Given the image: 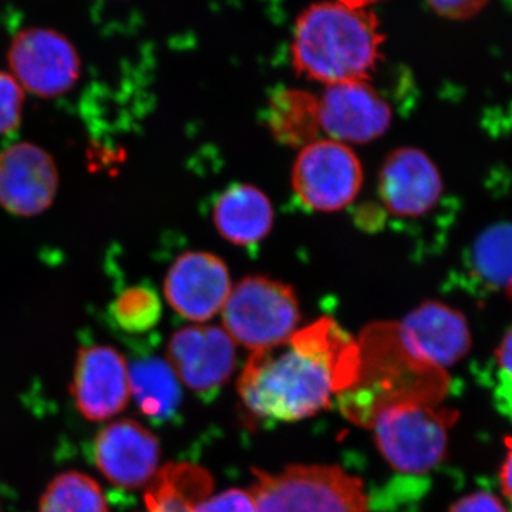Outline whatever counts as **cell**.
<instances>
[{
    "label": "cell",
    "mask_w": 512,
    "mask_h": 512,
    "mask_svg": "<svg viewBox=\"0 0 512 512\" xmlns=\"http://www.w3.org/2000/svg\"><path fill=\"white\" fill-rule=\"evenodd\" d=\"M360 345L335 320H316L276 348L252 352L238 380L249 412L266 421H299L329 409L332 394L360 379Z\"/></svg>",
    "instance_id": "1"
},
{
    "label": "cell",
    "mask_w": 512,
    "mask_h": 512,
    "mask_svg": "<svg viewBox=\"0 0 512 512\" xmlns=\"http://www.w3.org/2000/svg\"><path fill=\"white\" fill-rule=\"evenodd\" d=\"M338 2L353 9H367L369 6L380 2V0H338Z\"/></svg>",
    "instance_id": "30"
},
{
    "label": "cell",
    "mask_w": 512,
    "mask_h": 512,
    "mask_svg": "<svg viewBox=\"0 0 512 512\" xmlns=\"http://www.w3.org/2000/svg\"><path fill=\"white\" fill-rule=\"evenodd\" d=\"M214 490L205 468L191 463H171L157 471L147 484L144 501L148 512H194Z\"/></svg>",
    "instance_id": "19"
},
{
    "label": "cell",
    "mask_w": 512,
    "mask_h": 512,
    "mask_svg": "<svg viewBox=\"0 0 512 512\" xmlns=\"http://www.w3.org/2000/svg\"><path fill=\"white\" fill-rule=\"evenodd\" d=\"M448 512H508L503 501L497 495L487 491H476L460 498L451 505Z\"/></svg>",
    "instance_id": "28"
},
{
    "label": "cell",
    "mask_w": 512,
    "mask_h": 512,
    "mask_svg": "<svg viewBox=\"0 0 512 512\" xmlns=\"http://www.w3.org/2000/svg\"><path fill=\"white\" fill-rule=\"evenodd\" d=\"M397 332L410 355L439 370L463 360L473 343L466 316L439 301L423 302L407 313Z\"/></svg>",
    "instance_id": "12"
},
{
    "label": "cell",
    "mask_w": 512,
    "mask_h": 512,
    "mask_svg": "<svg viewBox=\"0 0 512 512\" xmlns=\"http://www.w3.org/2000/svg\"><path fill=\"white\" fill-rule=\"evenodd\" d=\"M232 286L228 266L220 256L188 251L168 269L164 295L178 315L201 323L222 312Z\"/></svg>",
    "instance_id": "10"
},
{
    "label": "cell",
    "mask_w": 512,
    "mask_h": 512,
    "mask_svg": "<svg viewBox=\"0 0 512 512\" xmlns=\"http://www.w3.org/2000/svg\"><path fill=\"white\" fill-rule=\"evenodd\" d=\"M320 130L343 144H366L389 130L392 107L367 82L326 86L319 97Z\"/></svg>",
    "instance_id": "11"
},
{
    "label": "cell",
    "mask_w": 512,
    "mask_h": 512,
    "mask_svg": "<svg viewBox=\"0 0 512 512\" xmlns=\"http://www.w3.org/2000/svg\"><path fill=\"white\" fill-rule=\"evenodd\" d=\"M467 268L478 284L491 291H512V224L484 229L467 254Z\"/></svg>",
    "instance_id": "21"
},
{
    "label": "cell",
    "mask_w": 512,
    "mask_h": 512,
    "mask_svg": "<svg viewBox=\"0 0 512 512\" xmlns=\"http://www.w3.org/2000/svg\"><path fill=\"white\" fill-rule=\"evenodd\" d=\"M10 74L23 90L43 97L63 96L79 82V52L62 33L29 28L13 37L8 52Z\"/></svg>",
    "instance_id": "8"
},
{
    "label": "cell",
    "mask_w": 512,
    "mask_h": 512,
    "mask_svg": "<svg viewBox=\"0 0 512 512\" xmlns=\"http://www.w3.org/2000/svg\"><path fill=\"white\" fill-rule=\"evenodd\" d=\"M362 185L363 167L355 151L330 138L301 148L293 164V191L309 210H343L356 200Z\"/></svg>",
    "instance_id": "7"
},
{
    "label": "cell",
    "mask_w": 512,
    "mask_h": 512,
    "mask_svg": "<svg viewBox=\"0 0 512 512\" xmlns=\"http://www.w3.org/2000/svg\"><path fill=\"white\" fill-rule=\"evenodd\" d=\"M39 512H109L100 485L79 471H67L50 481L40 498Z\"/></svg>",
    "instance_id": "22"
},
{
    "label": "cell",
    "mask_w": 512,
    "mask_h": 512,
    "mask_svg": "<svg viewBox=\"0 0 512 512\" xmlns=\"http://www.w3.org/2000/svg\"><path fill=\"white\" fill-rule=\"evenodd\" d=\"M167 360L181 383L204 403L220 394L237 366L235 342L217 326H187L171 336Z\"/></svg>",
    "instance_id": "9"
},
{
    "label": "cell",
    "mask_w": 512,
    "mask_h": 512,
    "mask_svg": "<svg viewBox=\"0 0 512 512\" xmlns=\"http://www.w3.org/2000/svg\"><path fill=\"white\" fill-rule=\"evenodd\" d=\"M131 396L140 412L156 426L174 423L180 417L183 392L168 360L140 357L128 365Z\"/></svg>",
    "instance_id": "18"
},
{
    "label": "cell",
    "mask_w": 512,
    "mask_h": 512,
    "mask_svg": "<svg viewBox=\"0 0 512 512\" xmlns=\"http://www.w3.org/2000/svg\"><path fill=\"white\" fill-rule=\"evenodd\" d=\"M22 86L10 73L0 72V136L19 127L23 113Z\"/></svg>",
    "instance_id": "24"
},
{
    "label": "cell",
    "mask_w": 512,
    "mask_h": 512,
    "mask_svg": "<svg viewBox=\"0 0 512 512\" xmlns=\"http://www.w3.org/2000/svg\"><path fill=\"white\" fill-rule=\"evenodd\" d=\"M497 357V387L495 399L505 414L512 417V328L505 333Z\"/></svg>",
    "instance_id": "25"
},
{
    "label": "cell",
    "mask_w": 512,
    "mask_h": 512,
    "mask_svg": "<svg viewBox=\"0 0 512 512\" xmlns=\"http://www.w3.org/2000/svg\"><path fill=\"white\" fill-rule=\"evenodd\" d=\"M384 40L379 19L369 10L315 3L296 20L293 67L325 86L367 82L382 60Z\"/></svg>",
    "instance_id": "2"
},
{
    "label": "cell",
    "mask_w": 512,
    "mask_h": 512,
    "mask_svg": "<svg viewBox=\"0 0 512 512\" xmlns=\"http://www.w3.org/2000/svg\"><path fill=\"white\" fill-rule=\"evenodd\" d=\"M507 456L501 464L500 484L505 498L512 504V440L507 441Z\"/></svg>",
    "instance_id": "29"
},
{
    "label": "cell",
    "mask_w": 512,
    "mask_h": 512,
    "mask_svg": "<svg viewBox=\"0 0 512 512\" xmlns=\"http://www.w3.org/2000/svg\"><path fill=\"white\" fill-rule=\"evenodd\" d=\"M221 315L225 332L251 352L282 345L301 319L291 286L266 276H247L232 286Z\"/></svg>",
    "instance_id": "5"
},
{
    "label": "cell",
    "mask_w": 512,
    "mask_h": 512,
    "mask_svg": "<svg viewBox=\"0 0 512 512\" xmlns=\"http://www.w3.org/2000/svg\"><path fill=\"white\" fill-rule=\"evenodd\" d=\"M268 126L285 146L303 148L318 140L319 97L296 89H282L269 101Z\"/></svg>",
    "instance_id": "20"
},
{
    "label": "cell",
    "mask_w": 512,
    "mask_h": 512,
    "mask_svg": "<svg viewBox=\"0 0 512 512\" xmlns=\"http://www.w3.org/2000/svg\"><path fill=\"white\" fill-rule=\"evenodd\" d=\"M59 190L55 160L30 143L0 153V207L16 217H36L52 207Z\"/></svg>",
    "instance_id": "13"
},
{
    "label": "cell",
    "mask_w": 512,
    "mask_h": 512,
    "mask_svg": "<svg viewBox=\"0 0 512 512\" xmlns=\"http://www.w3.org/2000/svg\"><path fill=\"white\" fill-rule=\"evenodd\" d=\"M377 188L384 208L397 218L424 217L444 192L439 168L424 151L413 147L396 148L386 157Z\"/></svg>",
    "instance_id": "15"
},
{
    "label": "cell",
    "mask_w": 512,
    "mask_h": 512,
    "mask_svg": "<svg viewBox=\"0 0 512 512\" xmlns=\"http://www.w3.org/2000/svg\"><path fill=\"white\" fill-rule=\"evenodd\" d=\"M161 512H168V511H161Z\"/></svg>",
    "instance_id": "32"
},
{
    "label": "cell",
    "mask_w": 512,
    "mask_h": 512,
    "mask_svg": "<svg viewBox=\"0 0 512 512\" xmlns=\"http://www.w3.org/2000/svg\"><path fill=\"white\" fill-rule=\"evenodd\" d=\"M72 396L84 419H113L126 409L131 397L126 359L110 346L93 345L80 350Z\"/></svg>",
    "instance_id": "16"
},
{
    "label": "cell",
    "mask_w": 512,
    "mask_h": 512,
    "mask_svg": "<svg viewBox=\"0 0 512 512\" xmlns=\"http://www.w3.org/2000/svg\"><path fill=\"white\" fill-rule=\"evenodd\" d=\"M194 512H258L254 495L251 491L232 490L224 491L217 497L205 500L195 507Z\"/></svg>",
    "instance_id": "26"
},
{
    "label": "cell",
    "mask_w": 512,
    "mask_h": 512,
    "mask_svg": "<svg viewBox=\"0 0 512 512\" xmlns=\"http://www.w3.org/2000/svg\"><path fill=\"white\" fill-rule=\"evenodd\" d=\"M362 370L355 386L339 393L340 412L355 424L372 427L377 414L400 403L434 404L429 387L434 369L410 355L396 323H377L360 340Z\"/></svg>",
    "instance_id": "3"
},
{
    "label": "cell",
    "mask_w": 512,
    "mask_h": 512,
    "mask_svg": "<svg viewBox=\"0 0 512 512\" xmlns=\"http://www.w3.org/2000/svg\"><path fill=\"white\" fill-rule=\"evenodd\" d=\"M114 322L126 332L153 329L161 318V301L148 286H131L121 292L111 306Z\"/></svg>",
    "instance_id": "23"
},
{
    "label": "cell",
    "mask_w": 512,
    "mask_h": 512,
    "mask_svg": "<svg viewBox=\"0 0 512 512\" xmlns=\"http://www.w3.org/2000/svg\"><path fill=\"white\" fill-rule=\"evenodd\" d=\"M508 295H510V296H511V298H512V291H511L510 293H508Z\"/></svg>",
    "instance_id": "31"
},
{
    "label": "cell",
    "mask_w": 512,
    "mask_h": 512,
    "mask_svg": "<svg viewBox=\"0 0 512 512\" xmlns=\"http://www.w3.org/2000/svg\"><path fill=\"white\" fill-rule=\"evenodd\" d=\"M258 512H367L362 481L333 466H291L278 474L252 470Z\"/></svg>",
    "instance_id": "4"
},
{
    "label": "cell",
    "mask_w": 512,
    "mask_h": 512,
    "mask_svg": "<svg viewBox=\"0 0 512 512\" xmlns=\"http://www.w3.org/2000/svg\"><path fill=\"white\" fill-rule=\"evenodd\" d=\"M437 15L450 20L473 18L490 0H426Z\"/></svg>",
    "instance_id": "27"
},
{
    "label": "cell",
    "mask_w": 512,
    "mask_h": 512,
    "mask_svg": "<svg viewBox=\"0 0 512 512\" xmlns=\"http://www.w3.org/2000/svg\"><path fill=\"white\" fill-rule=\"evenodd\" d=\"M93 460L111 484L137 490L157 474L160 441L138 421H114L94 439Z\"/></svg>",
    "instance_id": "14"
},
{
    "label": "cell",
    "mask_w": 512,
    "mask_h": 512,
    "mask_svg": "<svg viewBox=\"0 0 512 512\" xmlns=\"http://www.w3.org/2000/svg\"><path fill=\"white\" fill-rule=\"evenodd\" d=\"M212 217L225 241L249 247L268 237L275 211L265 192L251 184H235L218 197Z\"/></svg>",
    "instance_id": "17"
},
{
    "label": "cell",
    "mask_w": 512,
    "mask_h": 512,
    "mask_svg": "<svg viewBox=\"0 0 512 512\" xmlns=\"http://www.w3.org/2000/svg\"><path fill=\"white\" fill-rule=\"evenodd\" d=\"M456 420L454 410L400 403L379 412L372 429L377 448L390 467L404 474H424L446 456L448 433Z\"/></svg>",
    "instance_id": "6"
}]
</instances>
